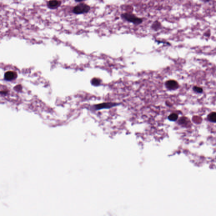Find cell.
Listing matches in <instances>:
<instances>
[{"instance_id": "cell-1", "label": "cell", "mask_w": 216, "mask_h": 216, "mask_svg": "<svg viewBox=\"0 0 216 216\" xmlns=\"http://www.w3.org/2000/svg\"><path fill=\"white\" fill-rule=\"evenodd\" d=\"M121 17L124 20L129 23H133L134 25H140L143 22V19H142L138 17L134 14L131 12H125V13H123L121 15Z\"/></svg>"}, {"instance_id": "cell-2", "label": "cell", "mask_w": 216, "mask_h": 216, "mask_svg": "<svg viewBox=\"0 0 216 216\" xmlns=\"http://www.w3.org/2000/svg\"><path fill=\"white\" fill-rule=\"evenodd\" d=\"M91 7L85 3H80L75 6L72 12L75 15H82L87 13L91 10Z\"/></svg>"}, {"instance_id": "cell-3", "label": "cell", "mask_w": 216, "mask_h": 216, "mask_svg": "<svg viewBox=\"0 0 216 216\" xmlns=\"http://www.w3.org/2000/svg\"><path fill=\"white\" fill-rule=\"evenodd\" d=\"M118 103L105 102L99 104H96L93 107L94 109L95 110H100L103 109H111L120 105Z\"/></svg>"}, {"instance_id": "cell-4", "label": "cell", "mask_w": 216, "mask_h": 216, "mask_svg": "<svg viewBox=\"0 0 216 216\" xmlns=\"http://www.w3.org/2000/svg\"><path fill=\"white\" fill-rule=\"evenodd\" d=\"M61 4V1L59 0H50L47 3V7L50 9H56Z\"/></svg>"}, {"instance_id": "cell-5", "label": "cell", "mask_w": 216, "mask_h": 216, "mask_svg": "<svg viewBox=\"0 0 216 216\" xmlns=\"http://www.w3.org/2000/svg\"><path fill=\"white\" fill-rule=\"evenodd\" d=\"M165 85L168 89L170 90H175L179 87V85L177 82L174 80L166 81L165 83Z\"/></svg>"}, {"instance_id": "cell-6", "label": "cell", "mask_w": 216, "mask_h": 216, "mask_svg": "<svg viewBox=\"0 0 216 216\" xmlns=\"http://www.w3.org/2000/svg\"><path fill=\"white\" fill-rule=\"evenodd\" d=\"M17 76V73L15 72L9 71L5 73L4 78L7 81H11L15 79Z\"/></svg>"}, {"instance_id": "cell-7", "label": "cell", "mask_w": 216, "mask_h": 216, "mask_svg": "<svg viewBox=\"0 0 216 216\" xmlns=\"http://www.w3.org/2000/svg\"><path fill=\"white\" fill-rule=\"evenodd\" d=\"M151 28L153 31H158L162 29V25L159 21L156 20L152 23V25L151 26Z\"/></svg>"}, {"instance_id": "cell-8", "label": "cell", "mask_w": 216, "mask_h": 216, "mask_svg": "<svg viewBox=\"0 0 216 216\" xmlns=\"http://www.w3.org/2000/svg\"><path fill=\"white\" fill-rule=\"evenodd\" d=\"M208 119L210 122L216 123V112H213L211 113L208 116Z\"/></svg>"}, {"instance_id": "cell-9", "label": "cell", "mask_w": 216, "mask_h": 216, "mask_svg": "<svg viewBox=\"0 0 216 216\" xmlns=\"http://www.w3.org/2000/svg\"><path fill=\"white\" fill-rule=\"evenodd\" d=\"M91 84L92 85L95 86H98L100 85L101 83V80L100 78H93L91 80Z\"/></svg>"}, {"instance_id": "cell-10", "label": "cell", "mask_w": 216, "mask_h": 216, "mask_svg": "<svg viewBox=\"0 0 216 216\" xmlns=\"http://www.w3.org/2000/svg\"><path fill=\"white\" fill-rule=\"evenodd\" d=\"M178 116L176 113H172L168 116V119L171 121H175L177 120Z\"/></svg>"}, {"instance_id": "cell-11", "label": "cell", "mask_w": 216, "mask_h": 216, "mask_svg": "<svg viewBox=\"0 0 216 216\" xmlns=\"http://www.w3.org/2000/svg\"><path fill=\"white\" fill-rule=\"evenodd\" d=\"M193 90L195 92L197 93H202L203 91L202 88L200 87H198L197 86L194 87Z\"/></svg>"}, {"instance_id": "cell-12", "label": "cell", "mask_w": 216, "mask_h": 216, "mask_svg": "<svg viewBox=\"0 0 216 216\" xmlns=\"http://www.w3.org/2000/svg\"><path fill=\"white\" fill-rule=\"evenodd\" d=\"M179 123L181 124H185V123H186L187 122V120H186V118L185 117H182L180 119V120L179 121Z\"/></svg>"}, {"instance_id": "cell-13", "label": "cell", "mask_w": 216, "mask_h": 216, "mask_svg": "<svg viewBox=\"0 0 216 216\" xmlns=\"http://www.w3.org/2000/svg\"><path fill=\"white\" fill-rule=\"evenodd\" d=\"M202 1L204 2H208L210 1L211 0H201Z\"/></svg>"}, {"instance_id": "cell-14", "label": "cell", "mask_w": 216, "mask_h": 216, "mask_svg": "<svg viewBox=\"0 0 216 216\" xmlns=\"http://www.w3.org/2000/svg\"><path fill=\"white\" fill-rule=\"evenodd\" d=\"M76 2H82V1H83V0H74Z\"/></svg>"}]
</instances>
